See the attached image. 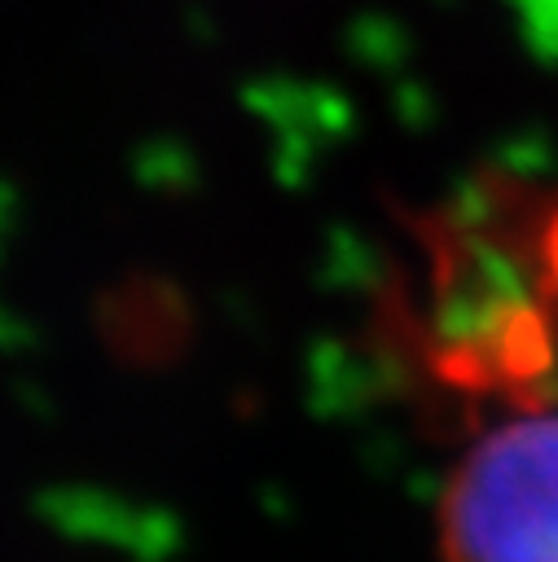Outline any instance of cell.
Instances as JSON below:
<instances>
[{
	"instance_id": "6da1fadb",
	"label": "cell",
	"mask_w": 558,
	"mask_h": 562,
	"mask_svg": "<svg viewBox=\"0 0 558 562\" xmlns=\"http://www.w3.org/2000/svg\"><path fill=\"white\" fill-rule=\"evenodd\" d=\"M444 562H558V413L479 435L439 496Z\"/></svg>"
}]
</instances>
